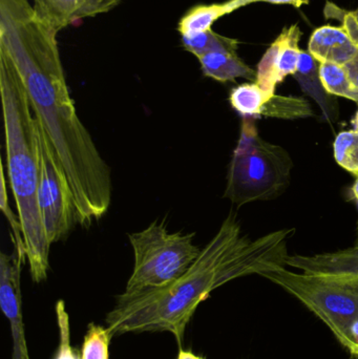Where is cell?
Returning a JSON list of instances; mask_svg holds the SVG:
<instances>
[{"label": "cell", "mask_w": 358, "mask_h": 359, "mask_svg": "<svg viewBox=\"0 0 358 359\" xmlns=\"http://www.w3.org/2000/svg\"><path fill=\"white\" fill-rule=\"evenodd\" d=\"M1 189H0V208L4 212V217L8 219V225L12 229L13 244H14V251L17 253L19 257L27 264V253H25V244L23 240L22 227H21L20 221H19L18 215H15L8 204V182L6 181V174H4V168L1 165Z\"/></svg>", "instance_id": "7402d4cb"}, {"label": "cell", "mask_w": 358, "mask_h": 359, "mask_svg": "<svg viewBox=\"0 0 358 359\" xmlns=\"http://www.w3.org/2000/svg\"><path fill=\"white\" fill-rule=\"evenodd\" d=\"M348 74L349 79L352 82L353 86L358 90V54L352 60L343 65Z\"/></svg>", "instance_id": "d4e9b609"}, {"label": "cell", "mask_w": 358, "mask_h": 359, "mask_svg": "<svg viewBox=\"0 0 358 359\" xmlns=\"http://www.w3.org/2000/svg\"><path fill=\"white\" fill-rule=\"evenodd\" d=\"M0 97L4 117L8 185L14 196L32 280L44 282L50 270V251L38 205L39 158L37 120L20 75L0 50Z\"/></svg>", "instance_id": "3957f363"}, {"label": "cell", "mask_w": 358, "mask_h": 359, "mask_svg": "<svg viewBox=\"0 0 358 359\" xmlns=\"http://www.w3.org/2000/svg\"><path fill=\"white\" fill-rule=\"evenodd\" d=\"M111 339L106 328L90 323L84 335L80 359H109Z\"/></svg>", "instance_id": "44dd1931"}, {"label": "cell", "mask_w": 358, "mask_h": 359, "mask_svg": "<svg viewBox=\"0 0 358 359\" xmlns=\"http://www.w3.org/2000/svg\"><path fill=\"white\" fill-rule=\"evenodd\" d=\"M23 265L25 264L15 251L12 255H0V307L10 324L12 359H31L21 309L20 276Z\"/></svg>", "instance_id": "ba28073f"}, {"label": "cell", "mask_w": 358, "mask_h": 359, "mask_svg": "<svg viewBox=\"0 0 358 359\" xmlns=\"http://www.w3.org/2000/svg\"><path fill=\"white\" fill-rule=\"evenodd\" d=\"M301 36L302 32L298 25L287 27L261 59L256 69V82L268 94H275L277 84L298 71L302 54L298 46Z\"/></svg>", "instance_id": "9c48e42d"}, {"label": "cell", "mask_w": 358, "mask_h": 359, "mask_svg": "<svg viewBox=\"0 0 358 359\" xmlns=\"http://www.w3.org/2000/svg\"><path fill=\"white\" fill-rule=\"evenodd\" d=\"M183 48L187 52L195 55L197 58L209 53L228 52L237 53L239 42L233 38L220 35L214 29L199 32L181 36Z\"/></svg>", "instance_id": "2e32d148"}, {"label": "cell", "mask_w": 358, "mask_h": 359, "mask_svg": "<svg viewBox=\"0 0 358 359\" xmlns=\"http://www.w3.org/2000/svg\"><path fill=\"white\" fill-rule=\"evenodd\" d=\"M286 265L312 276L358 280V247L315 255H289Z\"/></svg>", "instance_id": "8fae6325"}, {"label": "cell", "mask_w": 358, "mask_h": 359, "mask_svg": "<svg viewBox=\"0 0 358 359\" xmlns=\"http://www.w3.org/2000/svg\"><path fill=\"white\" fill-rule=\"evenodd\" d=\"M319 65L321 63L310 53L302 50L298 71L294 77L300 84L303 92L319 105L323 119L328 123H334L338 121L340 114L338 101L324 88L319 75Z\"/></svg>", "instance_id": "4fadbf2b"}, {"label": "cell", "mask_w": 358, "mask_h": 359, "mask_svg": "<svg viewBox=\"0 0 358 359\" xmlns=\"http://www.w3.org/2000/svg\"><path fill=\"white\" fill-rule=\"evenodd\" d=\"M294 229L269 232L252 240L242 231L235 212L223 221L199 257L170 286L138 297H118L105 318L111 337L125 333L170 332L182 349L187 325L202 302L223 285L285 268L287 244Z\"/></svg>", "instance_id": "7a4b0ae2"}, {"label": "cell", "mask_w": 358, "mask_h": 359, "mask_svg": "<svg viewBox=\"0 0 358 359\" xmlns=\"http://www.w3.org/2000/svg\"><path fill=\"white\" fill-rule=\"evenodd\" d=\"M244 1H245L246 6L252 4V2L264 1L277 4H292L296 8H300L302 4H307L306 0H244Z\"/></svg>", "instance_id": "484cf974"}, {"label": "cell", "mask_w": 358, "mask_h": 359, "mask_svg": "<svg viewBox=\"0 0 358 359\" xmlns=\"http://www.w3.org/2000/svg\"><path fill=\"white\" fill-rule=\"evenodd\" d=\"M57 323L59 328V347L54 359H80L71 346V330H69V318L65 304L58 301L56 304Z\"/></svg>", "instance_id": "603a6c76"}, {"label": "cell", "mask_w": 358, "mask_h": 359, "mask_svg": "<svg viewBox=\"0 0 358 359\" xmlns=\"http://www.w3.org/2000/svg\"><path fill=\"white\" fill-rule=\"evenodd\" d=\"M57 35L37 18L29 0H4L0 6V50L20 75L34 115L64 170L76 224L88 228L109 210L111 172L78 116Z\"/></svg>", "instance_id": "6da1fadb"}, {"label": "cell", "mask_w": 358, "mask_h": 359, "mask_svg": "<svg viewBox=\"0 0 358 359\" xmlns=\"http://www.w3.org/2000/svg\"><path fill=\"white\" fill-rule=\"evenodd\" d=\"M202 73L216 81H235L237 78L256 81V72L243 62L237 53L216 52L198 58Z\"/></svg>", "instance_id": "5bb4252c"}, {"label": "cell", "mask_w": 358, "mask_h": 359, "mask_svg": "<svg viewBox=\"0 0 358 359\" xmlns=\"http://www.w3.org/2000/svg\"><path fill=\"white\" fill-rule=\"evenodd\" d=\"M261 276L296 297L330 329L351 359H358V280L296 273L286 267Z\"/></svg>", "instance_id": "5b68a950"}, {"label": "cell", "mask_w": 358, "mask_h": 359, "mask_svg": "<svg viewBox=\"0 0 358 359\" xmlns=\"http://www.w3.org/2000/svg\"><path fill=\"white\" fill-rule=\"evenodd\" d=\"M294 162L280 145L259 135L252 118H243L227 174L224 198L241 207L281 196L289 186Z\"/></svg>", "instance_id": "277c9868"}, {"label": "cell", "mask_w": 358, "mask_h": 359, "mask_svg": "<svg viewBox=\"0 0 358 359\" xmlns=\"http://www.w3.org/2000/svg\"><path fill=\"white\" fill-rule=\"evenodd\" d=\"M351 196H352V198H354L355 202L358 205V176L357 180H355L354 184H353L352 188H351Z\"/></svg>", "instance_id": "83f0119b"}, {"label": "cell", "mask_w": 358, "mask_h": 359, "mask_svg": "<svg viewBox=\"0 0 358 359\" xmlns=\"http://www.w3.org/2000/svg\"><path fill=\"white\" fill-rule=\"evenodd\" d=\"M324 13L326 18L336 19L342 22L358 48V8L355 11L343 10L336 4L327 2Z\"/></svg>", "instance_id": "cb8c5ba5"}, {"label": "cell", "mask_w": 358, "mask_h": 359, "mask_svg": "<svg viewBox=\"0 0 358 359\" xmlns=\"http://www.w3.org/2000/svg\"><path fill=\"white\" fill-rule=\"evenodd\" d=\"M334 158L340 168L358 176V132L344 130L333 143Z\"/></svg>", "instance_id": "ffe728a7"}, {"label": "cell", "mask_w": 358, "mask_h": 359, "mask_svg": "<svg viewBox=\"0 0 358 359\" xmlns=\"http://www.w3.org/2000/svg\"><path fill=\"white\" fill-rule=\"evenodd\" d=\"M353 126H354L355 130L358 132V109L357 114H355L354 119H353Z\"/></svg>", "instance_id": "f1b7e54d"}, {"label": "cell", "mask_w": 358, "mask_h": 359, "mask_svg": "<svg viewBox=\"0 0 358 359\" xmlns=\"http://www.w3.org/2000/svg\"><path fill=\"white\" fill-rule=\"evenodd\" d=\"M355 246L358 247V222H357V243H355Z\"/></svg>", "instance_id": "f546056e"}, {"label": "cell", "mask_w": 358, "mask_h": 359, "mask_svg": "<svg viewBox=\"0 0 358 359\" xmlns=\"http://www.w3.org/2000/svg\"><path fill=\"white\" fill-rule=\"evenodd\" d=\"M195 233L170 232L166 221H155L130 234L134 268L119 297L130 299L170 286L184 276L199 257Z\"/></svg>", "instance_id": "8992f818"}, {"label": "cell", "mask_w": 358, "mask_h": 359, "mask_svg": "<svg viewBox=\"0 0 358 359\" xmlns=\"http://www.w3.org/2000/svg\"><path fill=\"white\" fill-rule=\"evenodd\" d=\"M308 52L319 63L331 62L345 65L358 54V48L343 25H324L313 32Z\"/></svg>", "instance_id": "7c38bea8"}, {"label": "cell", "mask_w": 358, "mask_h": 359, "mask_svg": "<svg viewBox=\"0 0 358 359\" xmlns=\"http://www.w3.org/2000/svg\"><path fill=\"white\" fill-rule=\"evenodd\" d=\"M319 75L324 88L330 95L343 97L358 103V90L353 86L343 65L331 62L321 63Z\"/></svg>", "instance_id": "d6986e66"}, {"label": "cell", "mask_w": 358, "mask_h": 359, "mask_svg": "<svg viewBox=\"0 0 358 359\" xmlns=\"http://www.w3.org/2000/svg\"><path fill=\"white\" fill-rule=\"evenodd\" d=\"M245 6L244 0H229L223 4H199L193 6L179 21V33L182 36L207 31L212 29V25L219 18Z\"/></svg>", "instance_id": "9a60e30c"}, {"label": "cell", "mask_w": 358, "mask_h": 359, "mask_svg": "<svg viewBox=\"0 0 358 359\" xmlns=\"http://www.w3.org/2000/svg\"><path fill=\"white\" fill-rule=\"evenodd\" d=\"M177 359H205L202 356L197 355V354L193 353L188 350H179L178 358Z\"/></svg>", "instance_id": "4316f807"}, {"label": "cell", "mask_w": 358, "mask_h": 359, "mask_svg": "<svg viewBox=\"0 0 358 359\" xmlns=\"http://www.w3.org/2000/svg\"><path fill=\"white\" fill-rule=\"evenodd\" d=\"M36 136L39 158L38 205L46 238L53 245L64 238L76 224L75 205L64 170L38 121Z\"/></svg>", "instance_id": "52a82bcc"}, {"label": "cell", "mask_w": 358, "mask_h": 359, "mask_svg": "<svg viewBox=\"0 0 358 359\" xmlns=\"http://www.w3.org/2000/svg\"><path fill=\"white\" fill-rule=\"evenodd\" d=\"M126 0H32L36 16L53 31L111 12Z\"/></svg>", "instance_id": "30bf717a"}, {"label": "cell", "mask_w": 358, "mask_h": 359, "mask_svg": "<svg viewBox=\"0 0 358 359\" xmlns=\"http://www.w3.org/2000/svg\"><path fill=\"white\" fill-rule=\"evenodd\" d=\"M275 94H268L256 82L235 86L229 94L231 107L243 118L260 117L263 105Z\"/></svg>", "instance_id": "e0dca14e"}, {"label": "cell", "mask_w": 358, "mask_h": 359, "mask_svg": "<svg viewBox=\"0 0 358 359\" xmlns=\"http://www.w3.org/2000/svg\"><path fill=\"white\" fill-rule=\"evenodd\" d=\"M264 117L284 120L305 119L315 116L310 103L302 97L273 95L260 111Z\"/></svg>", "instance_id": "ac0fdd59"}]
</instances>
